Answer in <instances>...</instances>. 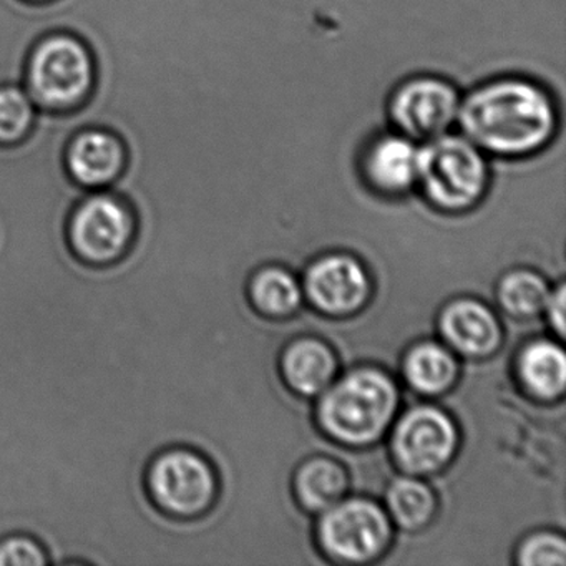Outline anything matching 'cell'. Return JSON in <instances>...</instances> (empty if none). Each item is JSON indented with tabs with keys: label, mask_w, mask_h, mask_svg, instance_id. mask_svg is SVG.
I'll return each mask as SVG.
<instances>
[{
	"label": "cell",
	"mask_w": 566,
	"mask_h": 566,
	"mask_svg": "<svg viewBox=\"0 0 566 566\" xmlns=\"http://www.w3.org/2000/svg\"><path fill=\"white\" fill-rule=\"evenodd\" d=\"M457 125L486 157L522 160L542 154L555 140L558 104L532 78L496 77L462 95Z\"/></svg>",
	"instance_id": "6da1fadb"
},
{
	"label": "cell",
	"mask_w": 566,
	"mask_h": 566,
	"mask_svg": "<svg viewBox=\"0 0 566 566\" xmlns=\"http://www.w3.org/2000/svg\"><path fill=\"white\" fill-rule=\"evenodd\" d=\"M21 84L39 112L71 114L91 98L97 84L94 52L75 32H45L25 55Z\"/></svg>",
	"instance_id": "7a4b0ae2"
},
{
	"label": "cell",
	"mask_w": 566,
	"mask_h": 566,
	"mask_svg": "<svg viewBox=\"0 0 566 566\" xmlns=\"http://www.w3.org/2000/svg\"><path fill=\"white\" fill-rule=\"evenodd\" d=\"M140 240V217L117 190L85 191L64 220L65 247L77 263L108 270L130 256Z\"/></svg>",
	"instance_id": "3957f363"
},
{
	"label": "cell",
	"mask_w": 566,
	"mask_h": 566,
	"mask_svg": "<svg viewBox=\"0 0 566 566\" xmlns=\"http://www.w3.org/2000/svg\"><path fill=\"white\" fill-rule=\"evenodd\" d=\"M397 403L399 392L392 379L382 370L364 367L326 389L319 422L333 439L346 446H367L386 432Z\"/></svg>",
	"instance_id": "277c9868"
},
{
	"label": "cell",
	"mask_w": 566,
	"mask_h": 566,
	"mask_svg": "<svg viewBox=\"0 0 566 566\" xmlns=\"http://www.w3.org/2000/svg\"><path fill=\"white\" fill-rule=\"evenodd\" d=\"M490 185L489 157L455 132L419 144L417 187L432 207L450 213L475 207Z\"/></svg>",
	"instance_id": "5b68a950"
},
{
	"label": "cell",
	"mask_w": 566,
	"mask_h": 566,
	"mask_svg": "<svg viewBox=\"0 0 566 566\" xmlns=\"http://www.w3.org/2000/svg\"><path fill=\"white\" fill-rule=\"evenodd\" d=\"M142 492L151 509L170 520H195L208 513L218 495L211 463L197 450L170 446L144 465Z\"/></svg>",
	"instance_id": "8992f818"
},
{
	"label": "cell",
	"mask_w": 566,
	"mask_h": 566,
	"mask_svg": "<svg viewBox=\"0 0 566 566\" xmlns=\"http://www.w3.org/2000/svg\"><path fill=\"white\" fill-rule=\"evenodd\" d=\"M460 95L455 84L437 75H416L394 87L387 102L392 128L417 144L452 132L459 118Z\"/></svg>",
	"instance_id": "52a82bcc"
},
{
	"label": "cell",
	"mask_w": 566,
	"mask_h": 566,
	"mask_svg": "<svg viewBox=\"0 0 566 566\" xmlns=\"http://www.w3.org/2000/svg\"><path fill=\"white\" fill-rule=\"evenodd\" d=\"M390 522L369 500L337 502L324 512L319 539L327 555L347 563H364L379 556L390 542Z\"/></svg>",
	"instance_id": "ba28073f"
},
{
	"label": "cell",
	"mask_w": 566,
	"mask_h": 566,
	"mask_svg": "<svg viewBox=\"0 0 566 566\" xmlns=\"http://www.w3.org/2000/svg\"><path fill=\"white\" fill-rule=\"evenodd\" d=\"M459 443L453 420L436 407L409 410L397 423L392 452L397 463L409 473H433L443 469Z\"/></svg>",
	"instance_id": "9c48e42d"
},
{
	"label": "cell",
	"mask_w": 566,
	"mask_h": 566,
	"mask_svg": "<svg viewBox=\"0 0 566 566\" xmlns=\"http://www.w3.org/2000/svg\"><path fill=\"white\" fill-rule=\"evenodd\" d=\"M62 160L75 187L111 190L127 168L128 154L120 135L102 125H85L69 138Z\"/></svg>",
	"instance_id": "30bf717a"
},
{
	"label": "cell",
	"mask_w": 566,
	"mask_h": 566,
	"mask_svg": "<svg viewBox=\"0 0 566 566\" xmlns=\"http://www.w3.org/2000/svg\"><path fill=\"white\" fill-rule=\"evenodd\" d=\"M360 175L367 187L384 197H400L417 187L419 144L399 132L376 135L364 145Z\"/></svg>",
	"instance_id": "8fae6325"
},
{
	"label": "cell",
	"mask_w": 566,
	"mask_h": 566,
	"mask_svg": "<svg viewBox=\"0 0 566 566\" xmlns=\"http://www.w3.org/2000/svg\"><path fill=\"white\" fill-rule=\"evenodd\" d=\"M307 296L311 303L331 316L356 313L369 297L370 284L359 261L349 256H329L307 271Z\"/></svg>",
	"instance_id": "7c38bea8"
},
{
	"label": "cell",
	"mask_w": 566,
	"mask_h": 566,
	"mask_svg": "<svg viewBox=\"0 0 566 566\" xmlns=\"http://www.w3.org/2000/svg\"><path fill=\"white\" fill-rule=\"evenodd\" d=\"M440 329L463 356L485 357L499 349L502 329L495 314L479 301H455L443 311Z\"/></svg>",
	"instance_id": "4fadbf2b"
},
{
	"label": "cell",
	"mask_w": 566,
	"mask_h": 566,
	"mask_svg": "<svg viewBox=\"0 0 566 566\" xmlns=\"http://www.w3.org/2000/svg\"><path fill=\"white\" fill-rule=\"evenodd\" d=\"M337 363L333 350L316 339L291 344L283 357L287 384L304 396L324 392L336 376Z\"/></svg>",
	"instance_id": "5bb4252c"
},
{
	"label": "cell",
	"mask_w": 566,
	"mask_h": 566,
	"mask_svg": "<svg viewBox=\"0 0 566 566\" xmlns=\"http://www.w3.org/2000/svg\"><path fill=\"white\" fill-rule=\"evenodd\" d=\"M520 376L526 389L542 399H553L565 390L566 359L558 344L538 340L520 357Z\"/></svg>",
	"instance_id": "9a60e30c"
},
{
	"label": "cell",
	"mask_w": 566,
	"mask_h": 566,
	"mask_svg": "<svg viewBox=\"0 0 566 566\" xmlns=\"http://www.w3.org/2000/svg\"><path fill=\"white\" fill-rule=\"evenodd\" d=\"M403 373L413 389L437 396L446 392L455 380V357L440 344H419L407 354Z\"/></svg>",
	"instance_id": "2e32d148"
},
{
	"label": "cell",
	"mask_w": 566,
	"mask_h": 566,
	"mask_svg": "<svg viewBox=\"0 0 566 566\" xmlns=\"http://www.w3.org/2000/svg\"><path fill=\"white\" fill-rule=\"evenodd\" d=\"M347 475L339 463L331 459H314L301 467L296 492L306 509L326 512L343 500Z\"/></svg>",
	"instance_id": "e0dca14e"
},
{
	"label": "cell",
	"mask_w": 566,
	"mask_h": 566,
	"mask_svg": "<svg viewBox=\"0 0 566 566\" xmlns=\"http://www.w3.org/2000/svg\"><path fill=\"white\" fill-rule=\"evenodd\" d=\"M39 108L21 82L0 84V147H14L34 130Z\"/></svg>",
	"instance_id": "ac0fdd59"
},
{
	"label": "cell",
	"mask_w": 566,
	"mask_h": 566,
	"mask_svg": "<svg viewBox=\"0 0 566 566\" xmlns=\"http://www.w3.org/2000/svg\"><path fill=\"white\" fill-rule=\"evenodd\" d=\"M390 515L407 530L426 526L436 512V499L426 483L416 479L396 480L387 492Z\"/></svg>",
	"instance_id": "d6986e66"
},
{
	"label": "cell",
	"mask_w": 566,
	"mask_h": 566,
	"mask_svg": "<svg viewBox=\"0 0 566 566\" xmlns=\"http://www.w3.org/2000/svg\"><path fill=\"white\" fill-rule=\"evenodd\" d=\"M251 296L258 310L268 316H290L300 307L301 287L293 274L270 268L251 284Z\"/></svg>",
	"instance_id": "ffe728a7"
},
{
	"label": "cell",
	"mask_w": 566,
	"mask_h": 566,
	"mask_svg": "<svg viewBox=\"0 0 566 566\" xmlns=\"http://www.w3.org/2000/svg\"><path fill=\"white\" fill-rule=\"evenodd\" d=\"M502 306L520 317L535 316L546 310L549 300L548 286L538 274L515 271L503 277L499 287Z\"/></svg>",
	"instance_id": "44dd1931"
},
{
	"label": "cell",
	"mask_w": 566,
	"mask_h": 566,
	"mask_svg": "<svg viewBox=\"0 0 566 566\" xmlns=\"http://www.w3.org/2000/svg\"><path fill=\"white\" fill-rule=\"evenodd\" d=\"M51 562L48 546L32 533L14 530L0 536V566H45Z\"/></svg>",
	"instance_id": "7402d4cb"
},
{
	"label": "cell",
	"mask_w": 566,
	"mask_h": 566,
	"mask_svg": "<svg viewBox=\"0 0 566 566\" xmlns=\"http://www.w3.org/2000/svg\"><path fill=\"white\" fill-rule=\"evenodd\" d=\"M520 563L526 566L565 565V542L562 536L552 535V533L532 536L520 549Z\"/></svg>",
	"instance_id": "603a6c76"
},
{
	"label": "cell",
	"mask_w": 566,
	"mask_h": 566,
	"mask_svg": "<svg viewBox=\"0 0 566 566\" xmlns=\"http://www.w3.org/2000/svg\"><path fill=\"white\" fill-rule=\"evenodd\" d=\"M546 310H548L553 327L563 336V331H565V287H559L555 296H549Z\"/></svg>",
	"instance_id": "cb8c5ba5"
},
{
	"label": "cell",
	"mask_w": 566,
	"mask_h": 566,
	"mask_svg": "<svg viewBox=\"0 0 566 566\" xmlns=\"http://www.w3.org/2000/svg\"><path fill=\"white\" fill-rule=\"evenodd\" d=\"M24 2H29V4H44V2H51V0H24Z\"/></svg>",
	"instance_id": "d4e9b609"
}]
</instances>
